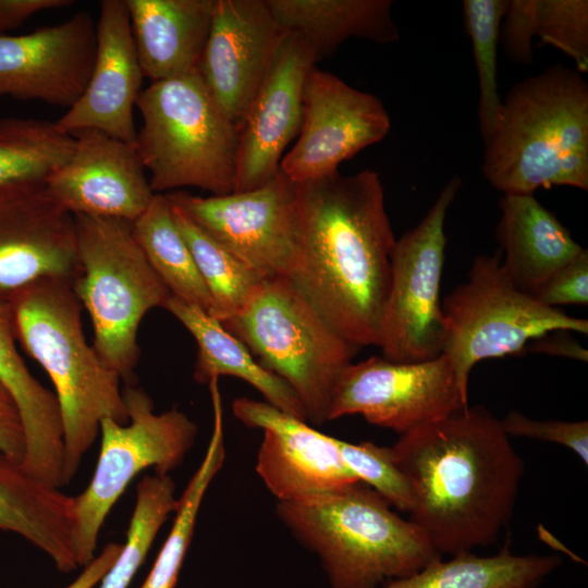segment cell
Wrapping results in <instances>:
<instances>
[{
	"mask_svg": "<svg viewBox=\"0 0 588 588\" xmlns=\"http://www.w3.org/2000/svg\"><path fill=\"white\" fill-rule=\"evenodd\" d=\"M95 52L96 23L83 11L29 34H0V97L69 109L88 83Z\"/></svg>",
	"mask_w": 588,
	"mask_h": 588,
	"instance_id": "e0dca14e",
	"label": "cell"
},
{
	"mask_svg": "<svg viewBox=\"0 0 588 588\" xmlns=\"http://www.w3.org/2000/svg\"><path fill=\"white\" fill-rule=\"evenodd\" d=\"M549 554H514L509 544L492 555L462 552L438 558L381 588H538L560 565Z\"/></svg>",
	"mask_w": 588,
	"mask_h": 588,
	"instance_id": "83f0119b",
	"label": "cell"
},
{
	"mask_svg": "<svg viewBox=\"0 0 588 588\" xmlns=\"http://www.w3.org/2000/svg\"><path fill=\"white\" fill-rule=\"evenodd\" d=\"M0 451L22 464L24 429L13 402L8 397H0Z\"/></svg>",
	"mask_w": 588,
	"mask_h": 588,
	"instance_id": "ab89813d",
	"label": "cell"
},
{
	"mask_svg": "<svg viewBox=\"0 0 588 588\" xmlns=\"http://www.w3.org/2000/svg\"><path fill=\"white\" fill-rule=\"evenodd\" d=\"M510 437H524L563 445L588 464V422L587 420H536L517 411L509 412L500 419Z\"/></svg>",
	"mask_w": 588,
	"mask_h": 588,
	"instance_id": "8d00e7d4",
	"label": "cell"
},
{
	"mask_svg": "<svg viewBox=\"0 0 588 588\" xmlns=\"http://www.w3.org/2000/svg\"><path fill=\"white\" fill-rule=\"evenodd\" d=\"M341 455L358 478L391 506L405 513L413 507L411 483L395 462L391 448L380 446L372 442L351 443L338 439Z\"/></svg>",
	"mask_w": 588,
	"mask_h": 588,
	"instance_id": "d590c367",
	"label": "cell"
},
{
	"mask_svg": "<svg viewBox=\"0 0 588 588\" xmlns=\"http://www.w3.org/2000/svg\"><path fill=\"white\" fill-rule=\"evenodd\" d=\"M121 549L122 543L106 544L100 554L85 565L83 572L64 588H94L114 563Z\"/></svg>",
	"mask_w": 588,
	"mask_h": 588,
	"instance_id": "b9f144b4",
	"label": "cell"
},
{
	"mask_svg": "<svg viewBox=\"0 0 588 588\" xmlns=\"http://www.w3.org/2000/svg\"><path fill=\"white\" fill-rule=\"evenodd\" d=\"M78 273L72 287L90 318L103 364L134 384L142 320L171 294L137 243L133 222L75 216Z\"/></svg>",
	"mask_w": 588,
	"mask_h": 588,
	"instance_id": "52a82bcc",
	"label": "cell"
},
{
	"mask_svg": "<svg viewBox=\"0 0 588 588\" xmlns=\"http://www.w3.org/2000/svg\"><path fill=\"white\" fill-rule=\"evenodd\" d=\"M534 35L569 57L576 71L588 72L587 0H535Z\"/></svg>",
	"mask_w": 588,
	"mask_h": 588,
	"instance_id": "e575fe53",
	"label": "cell"
},
{
	"mask_svg": "<svg viewBox=\"0 0 588 588\" xmlns=\"http://www.w3.org/2000/svg\"><path fill=\"white\" fill-rule=\"evenodd\" d=\"M0 397H8L10 399V396L8 395V393L5 392V390L3 389V387L0 384ZM11 400V399H10Z\"/></svg>",
	"mask_w": 588,
	"mask_h": 588,
	"instance_id": "ee69618b",
	"label": "cell"
},
{
	"mask_svg": "<svg viewBox=\"0 0 588 588\" xmlns=\"http://www.w3.org/2000/svg\"><path fill=\"white\" fill-rule=\"evenodd\" d=\"M187 216L261 280L287 278L296 262V184L279 170L262 185L226 195L167 194Z\"/></svg>",
	"mask_w": 588,
	"mask_h": 588,
	"instance_id": "7c38bea8",
	"label": "cell"
},
{
	"mask_svg": "<svg viewBox=\"0 0 588 588\" xmlns=\"http://www.w3.org/2000/svg\"><path fill=\"white\" fill-rule=\"evenodd\" d=\"M9 306L15 340L45 369L54 387L68 485L97 439L101 420H128L121 378L87 343L82 305L71 281L40 280L16 294Z\"/></svg>",
	"mask_w": 588,
	"mask_h": 588,
	"instance_id": "277c9868",
	"label": "cell"
},
{
	"mask_svg": "<svg viewBox=\"0 0 588 588\" xmlns=\"http://www.w3.org/2000/svg\"><path fill=\"white\" fill-rule=\"evenodd\" d=\"M527 346L532 352L572 358L587 363L588 352L581 344L566 336H551V332L530 342Z\"/></svg>",
	"mask_w": 588,
	"mask_h": 588,
	"instance_id": "7bdbcfd3",
	"label": "cell"
},
{
	"mask_svg": "<svg viewBox=\"0 0 588 588\" xmlns=\"http://www.w3.org/2000/svg\"><path fill=\"white\" fill-rule=\"evenodd\" d=\"M135 146L155 194L198 187L234 192L240 128L217 106L198 71L152 82L140 91Z\"/></svg>",
	"mask_w": 588,
	"mask_h": 588,
	"instance_id": "8992f818",
	"label": "cell"
},
{
	"mask_svg": "<svg viewBox=\"0 0 588 588\" xmlns=\"http://www.w3.org/2000/svg\"><path fill=\"white\" fill-rule=\"evenodd\" d=\"M483 143V176L504 195L553 186L587 191V81L554 64L514 84Z\"/></svg>",
	"mask_w": 588,
	"mask_h": 588,
	"instance_id": "3957f363",
	"label": "cell"
},
{
	"mask_svg": "<svg viewBox=\"0 0 588 588\" xmlns=\"http://www.w3.org/2000/svg\"><path fill=\"white\" fill-rule=\"evenodd\" d=\"M315 64L306 42L286 33L240 130L234 192L254 189L280 170L284 149L301 131L304 85Z\"/></svg>",
	"mask_w": 588,
	"mask_h": 588,
	"instance_id": "ffe728a7",
	"label": "cell"
},
{
	"mask_svg": "<svg viewBox=\"0 0 588 588\" xmlns=\"http://www.w3.org/2000/svg\"><path fill=\"white\" fill-rule=\"evenodd\" d=\"M286 33L266 0H216L197 71L240 130Z\"/></svg>",
	"mask_w": 588,
	"mask_h": 588,
	"instance_id": "9a60e30c",
	"label": "cell"
},
{
	"mask_svg": "<svg viewBox=\"0 0 588 588\" xmlns=\"http://www.w3.org/2000/svg\"><path fill=\"white\" fill-rule=\"evenodd\" d=\"M391 450L412 487L409 519L440 555L497 541L525 468L491 412L468 406L400 436Z\"/></svg>",
	"mask_w": 588,
	"mask_h": 588,
	"instance_id": "7a4b0ae2",
	"label": "cell"
},
{
	"mask_svg": "<svg viewBox=\"0 0 588 588\" xmlns=\"http://www.w3.org/2000/svg\"><path fill=\"white\" fill-rule=\"evenodd\" d=\"M74 140L69 159L44 184L47 194L73 217L134 222L155 196L136 146L94 130Z\"/></svg>",
	"mask_w": 588,
	"mask_h": 588,
	"instance_id": "ac0fdd59",
	"label": "cell"
},
{
	"mask_svg": "<svg viewBox=\"0 0 588 588\" xmlns=\"http://www.w3.org/2000/svg\"><path fill=\"white\" fill-rule=\"evenodd\" d=\"M9 305L0 306V384L13 402L25 434L24 469L60 489L64 482L63 429L54 393L28 370L15 345Z\"/></svg>",
	"mask_w": 588,
	"mask_h": 588,
	"instance_id": "603a6c76",
	"label": "cell"
},
{
	"mask_svg": "<svg viewBox=\"0 0 588 588\" xmlns=\"http://www.w3.org/2000/svg\"><path fill=\"white\" fill-rule=\"evenodd\" d=\"M296 194L299 246L289 280L347 343L378 346L396 241L379 174L336 172L296 184Z\"/></svg>",
	"mask_w": 588,
	"mask_h": 588,
	"instance_id": "6da1fadb",
	"label": "cell"
},
{
	"mask_svg": "<svg viewBox=\"0 0 588 588\" xmlns=\"http://www.w3.org/2000/svg\"><path fill=\"white\" fill-rule=\"evenodd\" d=\"M539 303L558 308L588 304V250L556 270L532 295Z\"/></svg>",
	"mask_w": 588,
	"mask_h": 588,
	"instance_id": "74e56055",
	"label": "cell"
},
{
	"mask_svg": "<svg viewBox=\"0 0 588 588\" xmlns=\"http://www.w3.org/2000/svg\"><path fill=\"white\" fill-rule=\"evenodd\" d=\"M275 514L319 558L332 588H381L441 556L415 523L362 481L277 502Z\"/></svg>",
	"mask_w": 588,
	"mask_h": 588,
	"instance_id": "5b68a950",
	"label": "cell"
},
{
	"mask_svg": "<svg viewBox=\"0 0 588 588\" xmlns=\"http://www.w3.org/2000/svg\"><path fill=\"white\" fill-rule=\"evenodd\" d=\"M74 217L44 185L0 195V306L45 279L78 273Z\"/></svg>",
	"mask_w": 588,
	"mask_h": 588,
	"instance_id": "d6986e66",
	"label": "cell"
},
{
	"mask_svg": "<svg viewBox=\"0 0 588 588\" xmlns=\"http://www.w3.org/2000/svg\"><path fill=\"white\" fill-rule=\"evenodd\" d=\"M462 181L454 175L422 220L395 241L378 347L396 363H418L442 353L444 317L440 283L445 260V218Z\"/></svg>",
	"mask_w": 588,
	"mask_h": 588,
	"instance_id": "8fae6325",
	"label": "cell"
},
{
	"mask_svg": "<svg viewBox=\"0 0 588 588\" xmlns=\"http://www.w3.org/2000/svg\"><path fill=\"white\" fill-rule=\"evenodd\" d=\"M133 232L171 296L209 314V293L176 225L167 195L155 194L146 210L133 222Z\"/></svg>",
	"mask_w": 588,
	"mask_h": 588,
	"instance_id": "f1b7e54d",
	"label": "cell"
},
{
	"mask_svg": "<svg viewBox=\"0 0 588 588\" xmlns=\"http://www.w3.org/2000/svg\"><path fill=\"white\" fill-rule=\"evenodd\" d=\"M390 128V115L377 96L315 65L304 85L301 131L280 170L296 184L334 174L342 162L382 140Z\"/></svg>",
	"mask_w": 588,
	"mask_h": 588,
	"instance_id": "5bb4252c",
	"label": "cell"
},
{
	"mask_svg": "<svg viewBox=\"0 0 588 588\" xmlns=\"http://www.w3.org/2000/svg\"><path fill=\"white\" fill-rule=\"evenodd\" d=\"M72 4V0H0V34L19 27L41 11Z\"/></svg>",
	"mask_w": 588,
	"mask_h": 588,
	"instance_id": "60d3db41",
	"label": "cell"
},
{
	"mask_svg": "<svg viewBox=\"0 0 588 588\" xmlns=\"http://www.w3.org/2000/svg\"><path fill=\"white\" fill-rule=\"evenodd\" d=\"M495 237L510 279L532 295L585 248L534 195H504Z\"/></svg>",
	"mask_w": 588,
	"mask_h": 588,
	"instance_id": "cb8c5ba5",
	"label": "cell"
},
{
	"mask_svg": "<svg viewBox=\"0 0 588 588\" xmlns=\"http://www.w3.org/2000/svg\"><path fill=\"white\" fill-rule=\"evenodd\" d=\"M211 404L213 422L208 446L199 466L179 498L170 532L139 588H174L205 494L225 462L222 402L213 400Z\"/></svg>",
	"mask_w": 588,
	"mask_h": 588,
	"instance_id": "4dcf8cb0",
	"label": "cell"
},
{
	"mask_svg": "<svg viewBox=\"0 0 588 588\" xmlns=\"http://www.w3.org/2000/svg\"><path fill=\"white\" fill-rule=\"evenodd\" d=\"M144 74L152 82L198 70L216 0H125Z\"/></svg>",
	"mask_w": 588,
	"mask_h": 588,
	"instance_id": "7402d4cb",
	"label": "cell"
},
{
	"mask_svg": "<svg viewBox=\"0 0 588 588\" xmlns=\"http://www.w3.org/2000/svg\"><path fill=\"white\" fill-rule=\"evenodd\" d=\"M442 304V353L468 395L474 366L487 358L514 355L554 331L588 333V321L548 307L520 290L501 264V252L477 256L466 280Z\"/></svg>",
	"mask_w": 588,
	"mask_h": 588,
	"instance_id": "9c48e42d",
	"label": "cell"
},
{
	"mask_svg": "<svg viewBox=\"0 0 588 588\" xmlns=\"http://www.w3.org/2000/svg\"><path fill=\"white\" fill-rule=\"evenodd\" d=\"M143 78L126 1H101L88 83L57 125L71 135L94 130L135 145L134 109Z\"/></svg>",
	"mask_w": 588,
	"mask_h": 588,
	"instance_id": "44dd1931",
	"label": "cell"
},
{
	"mask_svg": "<svg viewBox=\"0 0 588 588\" xmlns=\"http://www.w3.org/2000/svg\"><path fill=\"white\" fill-rule=\"evenodd\" d=\"M163 308L183 324L197 344L196 382L208 384L221 376L238 378L256 389L265 402L307 421L304 406L291 387L264 368L219 320L200 307L172 296Z\"/></svg>",
	"mask_w": 588,
	"mask_h": 588,
	"instance_id": "4316f807",
	"label": "cell"
},
{
	"mask_svg": "<svg viewBox=\"0 0 588 588\" xmlns=\"http://www.w3.org/2000/svg\"><path fill=\"white\" fill-rule=\"evenodd\" d=\"M221 323L291 387L307 420L328 421L333 387L359 348L335 333L287 278L261 280Z\"/></svg>",
	"mask_w": 588,
	"mask_h": 588,
	"instance_id": "ba28073f",
	"label": "cell"
},
{
	"mask_svg": "<svg viewBox=\"0 0 588 588\" xmlns=\"http://www.w3.org/2000/svg\"><path fill=\"white\" fill-rule=\"evenodd\" d=\"M506 7L507 0L462 2L478 77V123L483 142L492 134L502 107L498 83V45Z\"/></svg>",
	"mask_w": 588,
	"mask_h": 588,
	"instance_id": "836d02e7",
	"label": "cell"
},
{
	"mask_svg": "<svg viewBox=\"0 0 588 588\" xmlns=\"http://www.w3.org/2000/svg\"><path fill=\"white\" fill-rule=\"evenodd\" d=\"M122 394L128 420H101L94 475L74 497L73 547L78 566L94 560L102 525L131 481L147 468L170 474L197 437V425L184 412L171 408L156 413L151 397L134 384H126Z\"/></svg>",
	"mask_w": 588,
	"mask_h": 588,
	"instance_id": "30bf717a",
	"label": "cell"
},
{
	"mask_svg": "<svg viewBox=\"0 0 588 588\" xmlns=\"http://www.w3.org/2000/svg\"><path fill=\"white\" fill-rule=\"evenodd\" d=\"M171 206L176 225L209 293V315L223 322L244 306L261 279L180 209Z\"/></svg>",
	"mask_w": 588,
	"mask_h": 588,
	"instance_id": "1f68e13d",
	"label": "cell"
},
{
	"mask_svg": "<svg viewBox=\"0 0 588 588\" xmlns=\"http://www.w3.org/2000/svg\"><path fill=\"white\" fill-rule=\"evenodd\" d=\"M468 406L445 355L418 363L371 356L343 369L331 393L328 421L360 415L402 436Z\"/></svg>",
	"mask_w": 588,
	"mask_h": 588,
	"instance_id": "4fadbf2b",
	"label": "cell"
},
{
	"mask_svg": "<svg viewBox=\"0 0 588 588\" xmlns=\"http://www.w3.org/2000/svg\"><path fill=\"white\" fill-rule=\"evenodd\" d=\"M277 22L303 39L316 62L356 37L377 44L400 39L391 0H266Z\"/></svg>",
	"mask_w": 588,
	"mask_h": 588,
	"instance_id": "484cf974",
	"label": "cell"
},
{
	"mask_svg": "<svg viewBox=\"0 0 588 588\" xmlns=\"http://www.w3.org/2000/svg\"><path fill=\"white\" fill-rule=\"evenodd\" d=\"M534 8L535 0H507L500 41L512 62L532 63Z\"/></svg>",
	"mask_w": 588,
	"mask_h": 588,
	"instance_id": "f35d334b",
	"label": "cell"
},
{
	"mask_svg": "<svg viewBox=\"0 0 588 588\" xmlns=\"http://www.w3.org/2000/svg\"><path fill=\"white\" fill-rule=\"evenodd\" d=\"M234 416L262 430L256 471L277 502L311 499L359 481L345 464L338 439L265 401L235 399Z\"/></svg>",
	"mask_w": 588,
	"mask_h": 588,
	"instance_id": "2e32d148",
	"label": "cell"
},
{
	"mask_svg": "<svg viewBox=\"0 0 588 588\" xmlns=\"http://www.w3.org/2000/svg\"><path fill=\"white\" fill-rule=\"evenodd\" d=\"M177 504L175 482L170 474L154 473L139 480L126 541L100 580V588H127L160 528L170 514L175 513Z\"/></svg>",
	"mask_w": 588,
	"mask_h": 588,
	"instance_id": "d6a6232c",
	"label": "cell"
},
{
	"mask_svg": "<svg viewBox=\"0 0 588 588\" xmlns=\"http://www.w3.org/2000/svg\"><path fill=\"white\" fill-rule=\"evenodd\" d=\"M74 142L56 122L1 119L0 195L44 185L69 159Z\"/></svg>",
	"mask_w": 588,
	"mask_h": 588,
	"instance_id": "f546056e",
	"label": "cell"
},
{
	"mask_svg": "<svg viewBox=\"0 0 588 588\" xmlns=\"http://www.w3.org/2000/svg\"><path fill=\"white\" fill-rule=\"evenodd\" d=\"M73 512L74 497L34 478L0 451V530L21 536L64 573L78 567Z\"/></svg>",
	"mask_w": 588,
	"mask_h": 588,
	"instance_id": "d4e9b609",
	"label": "cell"
}]
</instances>
